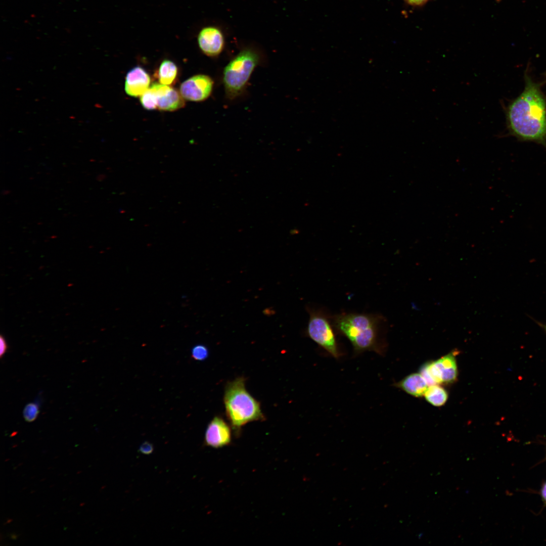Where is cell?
Wrapping results in <instances>:
<instances>
[{"label":"cell","mask_w":546,"mask_h":546,"mask_svg":"<svg viewBox=\"0 0 546 546\" xmlns=\"http://www.w3.org/2000/svg\"><path fill=\"white\" fill-rule=\"evenodd\" d=\"M525 82L523 91L507 108L508 127L518 140L546 148V101L539 86L527 74Z\"/></svg>","instance_id":"cell-1"},{"label":"cell","mask_w":546,"mask_h":546,"mask_svg":"<svg viewBox=\"0 0 546 546\" xmlns=\"http://www.w3.org/2000/svg\"><path fill=\"white\" fill-rule=\"evenodd\" d=\"M331 317L335 331L349 340L355 354L367 351H374L379 354L384 352L385 344L381 337L385 321L383 316L372 313L342 312Z\"/></svg>","instance_id":"cell-2"},{"label":"cell","mask_w":546,"mask_h":546,"mask_svg":"<svg viewBox=\"0 0 546 546\" xmlns=\"http://www.w3.org/2000/svg\"><path fill=\"white\" fill-rule=\"evenodd\" d=\"M223 402L226 416L237 434L246 424L265 419L259 402L246 390L243 377L227 383Z\"/></svg>","instance_id":"cell-3"},{"label":"cell","mask_w":546,"mask_h":546,"mask_svg":"<svg viewBox=\"0 0 546 546\" xmlns=\"http://www.w3.org/2000/svg\"><path fill=\"white\" fill-rule=\"evenodd\" d=\"M260 57L254 49L246 48L240 51L225 66L222 82L225 94L230 100L242 94Z\"/></svg>","instance_id":"cell-4"},{"label":"cell","mask_w":546,"mask_h":546,"mask_svg":"<svg viewBox=\"0 0 546 546\" xmlns=\"http://www.w3.org/2000/svg\"><path fill=\"white\" fill-rule=\"evenodd\" d=\"M307 311L309 318L305 331L306 335L331 356L339 358L341 352L331 317L319 309L307 307Z\"/></svg>","instance_id":"cell-5"},{"label":"cell","mask_w":546,"mask_h":546,"mask_svg":"<svg viewBox=\"0 0 546 546\" xmlns=\"http://www.w3.org/2000/svg\"><path fill=\"white\" fill-rule=\"evenodd\" d=\"M213 81L206 75L198 74L184 81L180 86V93L188 101L201 102L206 100L211 95Z\"/></svg>","instance_id":"cell-6"},{"label":"cell","mask_w":546,"mask_h":546,"mask_svg":"<svg viewBox=\"0 0 546 546\" xmlns=\"http://www.w3.org/2000/svg\"><path fill=\"white\" fill-rule=\"evenodd\" d=\"M197 41L201 52L210 57L219 55L225 45L222 31L214 25H207L201 28L197 35Z\"/></svg>","instance_id":"cell-7"},{"label":"cell","mask_w":546,"mask_h":546,"mask_svg":"<svg viewBox=\"0 0 546 546\" xmlns=\"http://www.w3.org/2000/svg\"><path fill=\"white\" fill-rule=\"evenodd\" d=\"M231 441V429L226 422L215 416L208 424L204 436L206 446L219 448L229 445Z\"/></svg>","instance_id":"cell-8"},{"label":"cell","mask_w":546,"mask_h":546,"mask_svg":"<svg viewBox=\"0 0 546 546\" xmlns=\"http://www.w3.org/2000/svg\"><path fill=\"white\" fill-rule=\"evenodd\" d=\"M153 84L157 92L158 109L173 111L185 106L184 98L176 89L161 83H154Z\"/></svg>","instance_id":"cell-9"},{"label":"cell","mask_w":546,"mask_h":546,"mask_svg":"<svg viewBox=\"0 0 546 546\" xmlns=\"http://www.w3.org/2000/svg\"><path fill=\"white\" fill-rule=\"evenodd\" d=\"M150 77L142 67L136 66L130 70L125 77V90L130 96H141L149 88Z\"/></svg>","instance_id":"cell-10"},{"label":"cell","mask_w":546,"mask_h":546,"mask_svg":"<svg viewBox=\"0 0 546 546\" xmlns=\"http://www.w3.org/2000/svg\"><path fill=\"white\" fill-rule=\"evenodd\" d=\"M394 385L415 397L424 395L428 386L422 375L417 373L407 375Z\"/></svg>","instance_id":"cell-11"},{"label":"cell","mask_w":546,"mask_h":546,"mask_svg":"<svg viewBox=\"0 0 546 546\" xmlns=\"http://www.w3.org/2000/svg\"><path fill=\"white\" fill-rule=\"evenodd\" d=\"M442 383L450 384L457 380V363L453 352H450L434 361Z\"/></svg>","instance_id":"cell-12"},{"label":"cell","mask_w":546,"mask_h":546,"mask_svg":"<svg viewBox=\"0 0 546 546\" xmlns=\"http://www.w3.org/2000/svg\"><path fill=\"white\" fill-rule=\"evenodd\" d=\"M177 67L176 64L171 60H164L157 72L158 79L161 84L170 85L176 80L177 75Z\"/></svg>","instance_id":"cell-13"},{"label":"cell","mask_w":546,"mask_h":546,"mask_svg":"<svg viewBox=\"0 0 546 546\" xmlns=\"http://www.w3.org/2000/svg\"><path fill=\"white\" fill-rule=\"evenodd\" d=\"M424 395L429 403L436 406L443 405L448 399L447 392L439 384L430 385Z\"/></svg>","instance_id":"cell-14"},{"label":"cell","mask_w":546,"mask_h":546,"mask_svg":"<svg viewBox=\"0 0 546 546\" xmlns=\"http://www.w3.org/2000/svg\"><path fill=\"white\" fill-rule=\"evenodd\" d=\"M140 102L143 107L147 110H151L157 108V94L153 84L140 96Z\"/></svg>","instance_id":"cell-15"},{"label":"cell","mask_w":546,"mask_h":546,"mask_svg":"<svg viewBox=\"0 0 546 546\" xmlns=\"http://www.w3.org/2000/svg\"><path fill=\"white\" fill-rule=\"evenodd\" d=\"M39 413L38 405L36 403L31 402L26 405L23 410V414L26 421L32 422L36 419Z\"/></svg>","instance_id":"cell-16"},{"label":"cell","mask_w":546,"mask_h":546,"mask_svg":"<svg viewBox=\"0 0 546 546\" xmlns=\"http://www.w3.org/2000/svg\"><path fill=\"white\" fill-rule=\"evenodd\" d=\"M209 355V350L204 345L199 344L194 346L191 350V356L196 360L203 361Z\"/></svg>","instance_id":"cell-17"},{"label":"cell","mask_w":546,"mask_h":546,"mask_svg":"<svg viewBox=\"0 0 546 546\" xmlns=\"http://www.w3.org/2000/svg\"><path fill=\"white\" fill-rule=\"evenodd\" d=\"M154 450V447L152 444L148 441L143 442L140 446L139 451L144 454H150L152 453Z\"/></svg>","instance_id":"cell-18"},{"label":"cell","mask_w":546,"mask_h":546,"mask_svg":"<svg viewBox=\"0 0 546 546\" xmlns=\"http://www.w3.org/2000/svg\"><path fill=\"white\" fill-rule=\"evenodd\" d=\"M8 345L5 338L1 335L0 338V356L2 358L6 353Z\"/></svg>","instance_id":"cell-19"},{"label":"cell","mask_w":546,"mask_h":546,"mask_svg":"<svg viewBox=\"0 0 546 546\" xmlns=\"http://www.w3.org/2000/svg\"><path fill=\"white\" fill-rule=\"evenodd\" d=\"M409 5L414 7H421L426 4L428 0H404Z\"/></svg>","instance_id":"cell-20"},{"label":"cell","mask_w":546,"mask_h":546,"mask_svg":"<svg viewBox=\"0 0 546 546\" xmlns=\"http://www.w3.org/2000/svg\"><path fill=\"white\" fill-rule=\"evenodd\" d=\"M540 494L543 502L546 504V481L542 486Z\"/></svg>","instance_id":"cell-21"},{"label":"cell","mask_w":546,"mask_h":546,"mask_svg":"<svg viewBox=\"0 0 546 546\" xmlns=\"http://www.w3.org/2000/svg\"><path fill=\"white\" fill-rule=\"evenodd\" d=\"M543 327L545 329V330L546 331V326H544Z\"/></svg>","instance_id":"cell-22"}]
</instances>
